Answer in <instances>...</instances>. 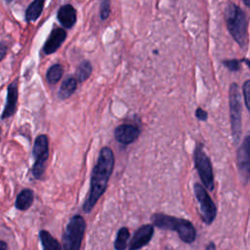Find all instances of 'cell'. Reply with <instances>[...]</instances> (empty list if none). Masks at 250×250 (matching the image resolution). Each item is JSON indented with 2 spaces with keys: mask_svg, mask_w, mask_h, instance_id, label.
Here are the masks:
<instances>
[{
  "mask_svg": "<svg viewBox=\"0 0 250 250\" xmlns=\"http://www.w3.org/2000/svg\"><path fill=\"white\" fill-rule=\"evenodd\" d=\"M39 238L43 250H62L61 243L49 231L41 229L39 231Z\"/></svg>",
  "mask_w": 250,
  "mask_h": 250,
  "instance_id": "2e32d148",
  "label": "cell"
},
{
  "mask_svg": "<svg viewBox=\"0 0 250 250\" xmlns=\"http://www.w3.org/2000/svg\"><path fill=\"white\" fill-rule=\"evenodd\" d=\"M0 250H8V246L5 241L0 240Z\"/></svg>",
  "mask_w": 250,
  "mask_h": 250,
  "instance_id": "83f0119b",
  "label": "cell"
},
{
  "mask_svg": "<svg viewBox=\"0 0 250 250\" xmlns=\"http://www.w3.org/2000/svg\"><path fill=\"white\" fill-rule=\"evenodd\" d=\"M151 221L152 224L160 229L176 231L179 237L185 243L190 244L196 238L195 228L189 221L186 219L163 213H154L151 215Z\"/></svg>",
  "mask_w": 250,
  "mask_h": 250,
  "instance_id": "7a4b0ae2",
  "label": "cell"
},
{
  "mask_svg": "<svg viewBox=\"0 0 250 250\" xmlns=\"http://www.w3.org/2000/svg\"><path fill=\"white\" fill-rule=\"evenodd\" d=\"M243 3H244V5L246 6V7H249L250 6V0H241Z\"/></svg>",
  "mask_w": 250,
  "mask_h": 250,
  "instance_id": "f1b7e54d",
  "label": "cell"
},
{
  "mask_svg": "<svg viewBox=\"0 0 250 250\" xmlns=\"http://www.w3.org/2000/svg\"><path fill=\"white\" fill-rule=\"evenodd\" d=\"M60 23L64 28H71L76 22V10L70 4L62 6L57 14Z\"/></svg>",
  "mask_w": 250,
  "mask_h": 250,
  "instance_id": "4fadbf2b",
  "label": "cell"
},
{
  "mask_svg": "<svg viewBox=\"0 0 250 250\" xmlns=\"http://www.w3.org/2000/svg\"><path fill=\"white\" fill-rule=\"evenodd\" d=\"M110 14V0H101L100 6V17L101 20L104 21L109 17Z\"/></svg>",
  "mask_w": 250,
  "mask_h": 250,
  "instance_id": "7402d4cb",
  "label": "cell"
},
{
  "mask_svg": "<svg viewBox=\"0 0 250 250\" xmlns=\"http://www.w3.org/2000/svg\"><path fill=\"white\" fill-rule=\"evenodd\" d=\"M62 73H63V68H62V64H60V63L53 64L47 70V73H46L47 81L50 84H56L61 80Z\"/></svg>",
  "mask_w": 250,
  "mask_h": 250,
  "instance_id": "44dd1931",
  "label": "cell"
},
{
  "mask_svg": "<svg viewBox=\"0 0 250 250\" xmlns=\"http://www.w3.org/2000/svg\"><path fill=\"white\" fill-rule=\"evenodd\" d=\"M114 161V154L110 147L104 146L101 148L97 163L92 171L89 194L82 206L85 213H90L98 200L104 193L109 177L113 171Z\"/></svg>",
  "mask_w": 250,
  "mask_h": 250,
  "instance_id": "6da1fadb",
  "label": "cell"
},
{
  "mask_svg": "<svg viewBox=\"0 0 250 250\" xmlns=\"http://www.w3.org/2000/svg\"><path fill=\"white\" fill-rule=\"evenodd\" d=\"M225 19L228 30L240 47L247 44L248 20L244 11L234 3H229L225 10Z\"/></svg>",
  "mask_w": 250,
  "mask_h": 250,
  "instance_id": "3957f363",
  "label": "cell"
},
{
  "mask_svg": "<svg viewBox=\"0 0 250 250\" xmlns=\"http://www.w3.org/2000/svg\"><path fill=\"white\" fill-rule=\"evenodd\" d=\"M32 155L34 163L32 166V175L35 179H41L46 170V162L49 156V141L46 135H39L33 145Z\"/></svg>",
  "mask_w": 250,
  "mask_h": 250,
  "instance_id": "52a82bcc",
  "label": "cell"
},
{
  "mask_svg": "<svg viewBox=\"0 0 250 250\" xmlns=\"http://www.w3.org/2000/svg\"><path fill=\"white\" fill-rule=\"evenodd\" d=\"M194 166L203 187L209 190L214 189V174L210 158L203 149L202 144H197L193 152Z\"/></svg>",
  "mask_w": 250,
  "mask_h": 250,
  "instance_id": "8992f818",
  "label": "cell"
},
{
  "mask_svg": "<svg viewBox=\"0 0 250 250\" xmlns=\"http://www.w3.org/2000/svg\"><path fill=\"white\" fill-rule=\"evenodd\" d=\"M93 71V66L89 61H83L79 65L77 66L75 70V76L77 82H84L87 80L90 75L92 74Z\"/></svg>",
  "mask_w": 250,
  "mask_h": 250,
  "instance_id": "d6986e66",
  "label": "cell"
},
{
  "mask_svg": "<svg viewBox=\"0 0 250 250\" xmlns=\"http://www.w3.org/2000/svg\"><path fill=\"white\" fill-rule=\"evenodd\" d=\"M236 162L238 172L243 184H247L249 181L250 174V137L246 135L242 144L240 145L237 154Z\"/></svg>",
  "mask_w": 250,
  "mask_h": 250,
  "instance_id": "9c48e42d",
  "label": "cell"
},
{
  "mask_svg": "<svg viewBox=\"0 0 250 250\" xmlns=\"http://www.w3.org/2000/svg\"><path fill=\"white\" fill-rule=\"evenodd\" d=\"M140 136V130L131 124H122L115 128V140L122 145H129L135 142Z\"/></svg>",
  "mask_w": 250,
  "mask_h": 250,
  "instance_id": "8fae6325",
  "label": "cell"
},
{
  "mask_svg": "<svg viewBox=\"0 0 250 250\" xmlns=\"http://www.w3.org/2000/svg\"><path fill=\"white\" fill-rule=\"evenodd\" d=\"M17 102H18V84H17V81H15L8 86L6 105L1 115L2 119L8 118L14 114L16 110Z\"/></svg>",
  "mask_w": 250,
  "mask_h": 250,
  "instance_id": "5bb4252c",
  "label": "cell"
},
{
  "mask_svg": "<svg viewBox=\"0 0 250 250\" xmlns=\"http://www.w3.org/2000/svg\"><path fill=\"white\" fill-rule=\"evenodd\" d=\"M6 3H10V2H12L13 0H4Z\"/></svg>",
  "mask_w": 250,
  "mask_h": 250,
  "instance_id": "f546056e",
  "label": "cell"
},
{
  "mask_svg": "<svg viewBox=\"0 0 250 250\" xmlns=\"http://www.w3.org/2000/svg\"><path fill=\"white\" fill-rule=\"evenodd\" d=\"M77 88V80L74 77H68L64 79L60 87L58 96L61 100H65L69 98Z\"/></svg>",
  "mask_w": 250,
  "mask_h": 250,
  "instance_id": "e0dca14e",
  "label": "cell"
},
{
  "mask_svg": "<svg viewBox=\"0 0 250 250\" xmlns=\"http://www.w3.org/2000/svg\"><path fill=\"white\" fill-rule=\"evenodd\" d=\"M229 116L231 125V134L233 143L237 144L241 136V113H242V103L239 86L236 83H231L229 93Z\"/></svg>",
  "mask_w": 250,
  "mask_h": 250,
  "instance_id": "5b68a950",
  "label": "cell"
},
{
  "mask_svg": "<svg viewBox=\"0 0 250 250\" xmlns=\"http://www.w3.org/2000/svg\"><path fill=\"white\" fill-rule=\"evenodd\" d=\"M206 250H216V245L214 242H209L208 245L206 246Z\"/></svg>",
  "mask_w": 250,
  "mask_h": 250,
  "instance_id": "4316f807",
  "label": "cell"
},
{
  "mask_svg": "<svg viewBox=\"0 0 250 250\" xmlns=\"http://www.w3.org/2000/svg\"><path fill=\"white\" fill-rule=\"evenodd\" d=\"M66 38V31L62 27H56L54 28L48 39L46 40L43 46V52L46 55H50L55 53L64 42Z\"/></svg>",
  "mask_w": 250,
  "mask_h": 250,
  "instance_id": "7c38bea8",
  "label": "cell"
},
{
  "mask_svg": "<svg viewBox=\"0 0 250 250\" xmlns=\"http://www.w3.org/2000/svg\"><path fill=\"white\" fill-rule=\"evenodd\" d=\"M242 94H243L244 104H245L247 110H249V108H250V104H249V100H250V80L249 79H247L242 85Z\"/></svg>",
  "mask_w": 250,
  "mask_h": 250,
  "instance_id": "cb8c5ba5",
  "label": "cell"
},
{
  "mask_svg": "<svg viewBox=\"0 0 250 250\" xmlns=\"http://www.w3.org/2000/svg\"><path fill=\"white\" fill-rule=\"evenodd\" d=\"M194 194L199 202L202 221L206 225H211L217 216V206L201 184L194 185Z\"/></svg>",
  "mask_w": 250,
  "mask_h": 250,
  "instance_id": "ba28073f",
  "label": "cell"
},
{
  "mask_svg": "<svg viewBox=\"0 0 250 250\" xmlns=\"http://www.w3.org/2000/svg\"><path fill=\"white\" fill-rule=\"evenodd\" d=\"M7 53V47L4 44H0V62L4 59Z\"/></svg>",
  "mask_w": 250,
  "mask_h": 250,
  "instance_id": "484cf974",
  "label": "cell"
},
{
  "mask_svg": "<svg viewBox=\"0 0 250 250\" xmlns=\"http://www.w3.org/2000/svg\"><path fill=\"white\" fill-rule=\"evenodd\" d=\"M86 229V223L82 216L74 215L68 221L63 235L62 250H80Z\"/></svg>",
  "mask_w": 250,
  "mask_h": 250,
  "instance_id": "277c9868",
  "label": "cell"
},
{
  "mask_svg": "<svg viewBox=\"0 0 250 250\" xmlns=\"http://www.w3.org/2000/svg\"><path fill=\"white\" fill-rule=\"evenodd\" d=\"M130 237V231L126 227H122L118 229L115 240L114 249L115 250H125L127 246V241Z\"/></svg>",
  "mask_w": 250,
  "mask_h": 250,
  "instance_id": "ffe728a7",
  "label": "cell"
},
{
  "mask_svg": "<svg viewBox=\"0 0 250 250\" xmlns=\"http://www.w3.org/2000/svg\"><path fill=\"white\" fill-rule=\"evenodd\" d=\"M153 233L154 227L152 225L146 224L140 227L131 238V241L129 243V250H139L148 244L153 236Z\"/></svg>",
  "mask_w": 250,
  "mask_h": 250,
  "instance_id": "30bf717a",
  "label": "cell"
},
{
  "mask_svg": "<svg viewBox=\"0 0 250 250\" xmlns=\"http://www.w3.org/2000/svg\"><path fill=\"white\" fill-rule=\"evenodd\" d=\"M45 0H34L27 7L25 11V21H35L41 15L44 8Z\"/></svg>",
  "mask_w": 250,
  "mask_h": 250,
  "instance_id": "ac0fdd59",
  "label": "cell"
},
{
  "mask_svg": "<svg viewBox=\"0 0 250 250\" xmlns=\"http://www.w3.org/2000/svg\"><path fill=\"white\" fill-rule=\"evenodd\" d=\"M244 60H236V59H231V60H226L223 61V64L229 68L230 71H237L240 69V63Z\"/></svg>",
  "mask_w": 250,
  "mask_h": 250,
  "instance_id": "603a6c76",
  "label": "cell"
},
{
  "mask_svg": "<svg viewBox=\"0 0 250 250\" xmlns=\"http://www.w3.org/2000/svg\"><path fill=\"white\" fill-rule=\"evenodd\" d=\"M195 116L197 119H199L200 121H206L208 118V114L207 112L201 108V107H197L195 110Z\"/></svg>",
  "mask_w": 250,
  "mask_h": 250,
  "instance_id": "d4e9b609",
  "label": "cell"
},
{
  "mask_svg": "<svg viewBox=\"0 0 250 250\" xmlns=\"http://www.w3.org/2000/svg\"><path fill=\"white\" fill-rule=\"evenodd\" d=\"M33 199H34L33 191L29 188H24L18 194L16 198L15 206L17 209L21 211H25L32 205Z\"/></svg>",
  "mask_w": 250,
  "mask_h": 250,
  "instance_id": "9a60e30c",
  "label": "cell"
}]
</instances>
